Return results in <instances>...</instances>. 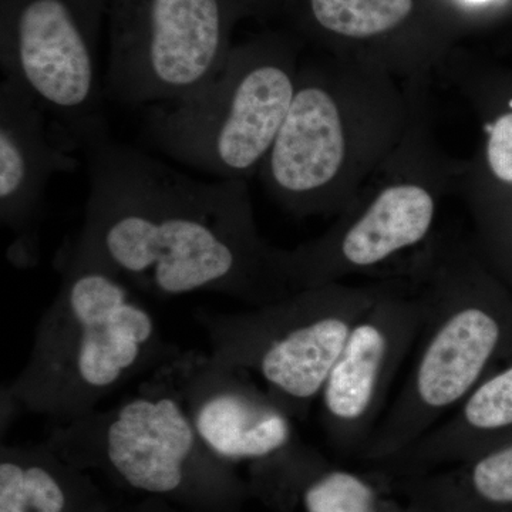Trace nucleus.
Returning a JSON list of instances; mask_svg holds the SVG:
<instances>
[{
    "label": "nucleus",
    "instance_id": "obj_8",
    "mask_svg": "<svg viewBox=\"0 0 512 512\" xmlns=\"http://www.w3.org/2000/svg\"><path fill=\"white\" fill-rule=\"evenodd\" d=\"M50 318L40 367L64 399L86 400L119 384L156 336L153 316L120 276L77 252Z\"/></svg>",
    "mask_w": 512,
    "mask_h": 512
},
{
    "label": "nucleus",
    "instance_id": "obj_11",
    "mask_svg": "<svg viewBox=\"0 0 512 512\" xmlns=\"http://www.w3.org/2000/svg\"><path fill=\"white\" fill-rule=\"evenodd\" d=\"M80 148L69 131L49 116L18 82L0 84V218L29 245L45 210L47 185L79 167Z\"/></svg>",
    "mask_w": 512,
    "mask_h": 512
},
{
    "label": "nucleus",
    "instance_id": "obj_14",
    "mask_svg": "<svg viewBox=\"0 0 512 512\" xmlns=\"http://www.w3.org/2000/svg\"><path fill=\"white\" fill-rule=\"evenodd\" d=\"M190 414L201 444L227 460H264L295 443L292 417L268 393L245 383L205 394Z\"/></svg>",
    "mask_w": 512,
    "mask_h": 512
},
{
    "label": "nucleus",
    "instance_id": "obj_6",
    "mask_svg": "<svg viewBox=\"0 0 512 512\" xmlns=\"http://www.w3.org/2000/svg\"><path fill=\"white\" fill-rule=\"evenodd\" d=\"M107 0H0V66L79 147L109 134L99 40Z\"/></svg>",
    "mask_w": 512,
    "mask_h": 512
},
{
    "label": "nucleus",
    "instance_id": "obj_12",
    "mask_svg": "<svg viewBox=\"0 0 512 512\" xmlns=\"http://www.w3.org/2000/svg\"><path fill=\"white\" fill-rule=\"evenodd\" d=\"M111 466L131 487L171 493L201 443L190 410L171 394L138 396L113 414L104 433Z\"/></svg>",
    "mask_w": 512,
    "mask_h": 512
},
{
    "label": "nucleus",
    "instance_id": "obj_3",
    "mask_svg": "<svg viewBox=\"0 0 512 512\" xmlns=\"http://www.w3.org/2000/svg\"><path fill=\"white\" fill-rule=\"evenodd\" d=\"M414 279L426 318L406 379L365 456L392 457L446 419L493 373L507 345V319L466 248L437 251Z\"/></svg>",
    "mask_w": 512,
    "mask_h": 512
},
{
    "label": "nucleus",
    "instance_id": "obj_15",
    "mask_svg": "<svg viewBox=\"0 0 512 512\" xmlns=\"http://www.w3.org/2000/svg\"><path fill=\"white\" fill-rule=\"evenodd\" d=\"M512 433V365L491 373L453 413L392 457L407 461L463 460L493 450Z\"/></svg>",
    "mask_w": 512,
    "mask_h": 512
},
{
    "label": "nucleus",
    "instance_id": "obj_5",
    "mask_svg": "<svg viewBox=\"0 0 512 512\" xmlns=\"http://www.w3.org/2000/svg\"><path fill=\"white\" fill-rule=\"evenodd\" d=\"M245 0H107L104 97L127 106L177 103L221 72Z\"/></svg>",
    "mask_w": 512,
    "mask_h": 512
},
{
    "label": "nucleus",
    "instance_id": "obj_7",
    "mask_svg": "<svg viewBox=\"0 0 512 512\" xmlns=\"http://www.w3.org/2000/svg\"><path fill=\"white\" fill-rule=\"evenodd\" d=\"M399 279L316 286L266 303L237 320L229 357L261 377L289 416H308L319 402L350 332Z\"/></svg>",
    "mask_w": 512,
    "mask_h": 512
},
{
    "label": "nucleus",
    "instance_id": "obj_13",
    "mask_svg": "<svg viewBox=\"0 0 512 512\" xmlns=\"http://www.w3.org/2000/svg\"><path fill=\"white\" fill-rule=\"evenodd\" d=\"M281 12L299 36L333 55L370 53L375 64V53L426 35L441 19L434 0H282Z\"/></svg>",
    "mask_w": 512,
    "mask_h": 512
},
{
    "label": "nucleus",
    "instance_id": "obj_21",
    "mask_svg": "<svg viewBox=\"0 0 512 512\" xmlns=\"http://www.w3.org/2000/svg\"><path fill=\"white\" fill-rule=\"evenodd\" d=\"M468 2L481 3V2H488V0H468Z\"/></svg>",
    "mask_w": 512,
    "mask_h": 512
},
{
    "label": "nucleus",
    "instance_id": "obj_20",
    "mask_svg": "<svg viewBox=\"0 0 512 512\" xmlns=\"http://www.w3.org/2000/svg\"><path fill=\"white\" fill-rule=\"evenodd\" d=\"M252 18L268 19L281 12L282 0H245Z\"/></svg>",
    "mask_w": 512,
    "mask_h": 512
},
{
    "label": "nucleus",
    "instance_id": "obj_2",
    "mask_svg": "<svg viewBox=\"0 0 512 512\" xmlns=\"http://www.w3.org/2000/svg\"><path fill=\"white\" fill-rule=\"evenodd\" d=\"M407 126L406 100L383 67L338 56L308 62L299 66L291 109L258 174L292 214L343 212Z\"/></svg>",
    "mask_w": 512,
    "mask_h": 512
},
{
    "label": "nucleus",
    "instance_id": "obj_19",
    "mask_svg": "<svg viewBox=\"0 0 512 512\" xmlns=\"http://www.w3.org/2000/svg\"><path fill=\"white\" fill-rule=\"evenodd\" d=\"M485 157L491 174L501 183L512 185V113L504 114L491 126Z\"/></svg>",
    "mask_w": 512,
    "mask_h": 512
},
{
    "label": "nucleus",
    "instance_id": "obj_9",
    "mask_svg": "<svg viewBox=\"0 0 512 512\" xmlns=\"http://www.w3.org/2000/svg\"><path fill=\"white\" fill-rule=\"evenodd\" d=\"M424 318L426 301L413 279L397 281L356 323L319 397L323 433L333 446L363 454Z\"/></svg>",
    "mask_w": 512,
    "mask_h": 512
},
{
    "label": "nucleus",
    "instance_id": "obj_16",
    "mask_svg": "<svg viewBox=\"0 0 512 512\" xmlns=\"http://www.w3.org/2000/svg\"><path fill=\"white\" fill-rule=\"evenodd\" d=\"M64 508L66 495L45 468L12 461L0 464V512H63Z\"/></svg>",
    "mask_w": 512,
    "mask_h": 512
},
{
    "label": "nucleus",
    "instance_id": "obj_17",
    "mask_svg": "<svg viewBox=\"0 0 512 512\" xmlns=\"http://www.w3.org/2000/svg\"><path fill=\"white\" fill-rule=\"evenodd\" d=\"M303 503L308 512H386L375 488L345 470L326 471L313 480Z\"/></svg>",
    "mask_w": 512,
    "mask_h": 512
},
{
    "label": "nucleus",
    "instance_id": "obj_4",
    "mask_svg": "<svg viewBox=\"0 0 512 512\" xmlns=\"http://www.w3.org/2000/svg\"><path fill=\"white\" fill-rule=\"evenodd\" d=\"M299 49V36L279 32L232 46L204 90L151 107L144 121L148 140L202 173L247 181L258 174L291 109Z\"/></svg>",
    "mask_w": 512,
    "mask_h": 512
},
{
    "label": "nucleus",
    "instance_id": "obj_1",
    "mask_svg": "<svg viewBox=\"0 0 512 512\" xmlns=\"http://www.w3.org/2000/svg\"><path fill=\"white\" fill-rule=\"evenodd\" d=\"M82 150L90 192L74 252L157 295L217 289L266 305L295 293L285 249L259 237L247 181L205 183L110 133Z\"/></svg>",
    "mask_w": 512,
    "mask_h": 512
},
{
    "label": "nucleus",
    "instance_id": "obj_10",
    "mask_svg": "<svg viewBox=\"0 0 512 512\" xmlns=\"http://www.w3.org/2000/svg\"><path fill=\"white\" fill-rule=\"evenodd\" d=\"M436 214V195L417 181L386 184L369 200H356L323 237L286 251L293 292L386 264L429 237Z\"/></svg>",
    "mask_w": 512,
    "mask_h": 512
},
{
    "label": "nucleus",
    "instance_id": "obj_18",
    "mask_svg": "<svg viewBox=\"0 0 512 512\" xmlns=\"http://www.w3.org/2000/svg\"><path fill=\"white\" fill-rule=\"evenodd\" d=\"M468 460L464 483L471 494L487 504H512V443Z\"/></svg>",
    "mask_w": 512,
    "mask_h": 512
}]
</instances>
